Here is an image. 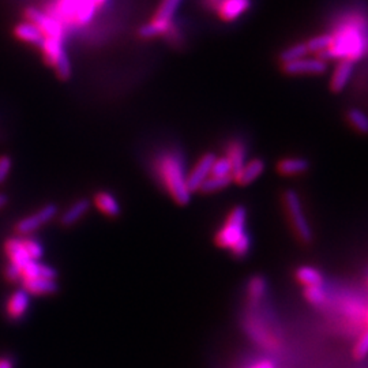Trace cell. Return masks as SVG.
<instances>
[{
  "label": "cell",
  "instance_id": "277c9868",
  "mask_svg": "<svg viewBox=\"0 0 368 368\" xmlns=\"http://www.w3.org/2000/svg\"><path fill=\"white\" fill-rule=\"evenodd\" d=\"M44 60L52 66L56 70L57 76L62 79H69L71 76V64L69 60V56L64 51L63 40L60 38H52V37H44L41 44L38 45Z\"/></svg>",
  "mask_w": 368,
  "mask_h": 368
},
{
  "label": "cell",
  "instance_id": "8d00e7d4",
  "mask_svg": "<svg viewBox=\"0 0 368 368\" xmlns=\"http://www.w3.org/2000/svg\"><path fill=\"white\" fill-rule=\"evenodd\" d=\"M13 167V160L8 156H0V184L4 183L10 175Z\"/></svg>",
  "mask_w": 368,
  "mask_h": 368
},
{
  "label": "cell",
  "instance_id": "e0dca14e",
  "mask_svg": "<svg viewBox=\"0 0 368 368\" xmlns=\"http://www.w3.org/2000/svg\"><path fill=\"white\" fill-rule=\"evenodd\" d=\"M57 276L56 270L47 266L44 263L37 262V261H29V262L21 269V280H30V278H51L55 280Z\"/></svg>",
  "mask_w": 368,
  "mask_h": 368
},
{
  "label": "cell",
  "instance_id": "ffe728a7",
  "mask_svg": "<svg viewBox=\"0 0 368 368\" xmlns=\"http://www.w3.org/2000/svg\"><path fill=\"white\" fill-rule=\"evenodd\" d=\"M309 169V161L304 158H284L277 164V171L284 176H295Z\"/></svg>",
  "mask_w": 368,
  "mask_h": 368
},
{
  "label": "cell",
  "instance_id": "4fadbf2b",
  "mask_svg": "<svg viewBox=\"0 0 368 368\" xmlns=\"http://www.w3.org/2000/svg\"><path fill=\"white\" fill-rule=\"evenodd\" d=\"M263 169L264 162L260 158H255L248 162H244V165L232 175V179L240 185H246L254 182L262 174Z\"/></svg>",
  "mask_w": 368,
  "mask_h": 368
},
{
  "label": "cell",
  "instance_id": "836d02e7",
  "mask_svg": "<svg viewBox=\"0 0 368 368\" xmlns=\"http://www.w3.org/2000/svg\"><path fill=\"white\" fill-rule=\"evenodd\" d=\"M211 175H215V176H227L231 175L232 176V164L228 160V157H215L213 167H211Z\"/></svg>",
  "mask_w": 368,
  "mask_h": 368
},
{
  "label": "cell",
  "instance_id": "30bf717a",
  "mask_svg": "<svg viewBox=\"0 0 368 368\" xmlns=\"http://www.w3.org/2000/svg\"><path fill=\"white\" fill-rule=\"evenodd\" d=\"M214 160H215V156L213 153L204 155L202 157L199 158V161L197 162L194 169L190 172V175L185 178L187 187L191 192L199 190L201 184L204 183V181L211 175V167H213Z\"/></svg>",
  "mask_w": 368,
  "mask_h": 368
},
{
  "label": "cell",
  "instance_id": "2e32d148",
  "mask_svg": "<svg viewBox=\"0 0 368 368\" xmlns=\"http://www.w3.org/2000/svg\"><path fill=\"white\" fill-rule=\"evenodd\" d=\"M22 288L27 290L29 295H53L59 290L57 283L51 278H30V280H21Z\"/></svg>",
  "mask_w": 368,
  "mask_h": 368
},
{
  "label": "cell",
  "instance_id": "d4e9b609",
  "mask_svg": "<svg viewBox=\"0 0 368 368\" xmlns=\"http://www.w3.org/2000/svg\"><path fill=\"white\" fill-rule=\"evenodd\" d=\"M232 176L227 175V176H215V175H209L204 183L201 184L199 191L202 192H214L218 190H222L225 187H228L231 182H232Z\"/></svg>",
  "mask_w": 368,
  "mask_h": 368
},
{
  "label": "cell",
  "instance_id": "7402d4cb",
  "mask_svg": "<svg viewBox=\"0 0 368 368\" xmlns=\"http://www.w3.org/2000/svg\"><path fill=\"white\" fill-rule=\"evenodd\" d=\"M296 278L304 287L322 285V283H323V277H322L320 271L316 267H311V266H302V267H299L297 271H296Z\"/></svg>",
  "mask_w": 368,
  "mask_h": 368
},
{
  "label": "cell",
  "instance_id": "cb8c5ba5",
  "mask_svg": "<svg viewBox=\"0 0 368 368\" xmlns=\"http://www.w3.org/2000/svg\"><path fill=\"white\" fill-rule=\"evenodd\" d=\"M182 0H162L161 6L158 7L157 14L155 15L153 20L164 22V24H172V18L175 13L178 11Z\"/></svg>",
  "mask_w": 368,
  "mask_h": 368
},
{
  "label": "cell",
  "instance_id": "8fae6325",
  "mask_svg": "<svg viewBox=\"0 0 368 368\" xmlns=\"http://www.w3.org/2000/svg\"><path fill=\"white\" fill-rule=\"evenodd\" d=\"M29 302H30L29 293L24 288L14 292L10 296V299L7 302V306H6V314L8 316V319L20 320L22 316H25V313L27 311Z\"/></svg>",
  "mask_w": 368,
  "mask_h": 368
},
{
  "label": "cell",
  "instance_id": "7a4b0ae2",
  "mask_svg": "<svg viewBox=\"0 0 368 368\" xmlns=\"http://www.w3.org/2000/svg\"><path fill=\"white\" fill-rule=\"evenodd\" d=\"M156 172L161 183L179 205L190 202L191 191L187 187L183 161L179 155L167 153L160 156L156 161Z\"/></svg>",
  "mask_w": 368,
  "mask_h": 368
},
{
  "label": "cell",
  "instance_id": "4dcf8cb0",
  "mask_svg": "<svg viewBox=\"0 0 368 368\" xmlns=\"http://www.w3.org/2000/svg\"><path fill=\"white\" fill-rule=\"evenodd\" d=\"M348 119L351 122V125L358 130V132H367L368 130V120L367 116L360 111V109H351L348 112Z\"/></svg>",
  "mask_w": 368,
  "mask_h": 368
},
{
  "label": "cell",
  "instance_id": "8992f818",
  "mask_svg": "<svg viewBox=\"0 0 368 368\" xmlns=\"http://www.w3.org/2000/svg\"><path fill=\"white\" fill-rule=\"evenodd\" d=\"M25 18L27 22H31L33 25L38 27L44 37H52L60 40L64 38V27L56 18H53L51 14L30 7L25 11Z\"/></svg>",
  "mask_w": 368,
  "mask_h": 368
},
{
  "label": "cell",
  "instance_id": "44dd1931",
  "mask_svg": "<svg viewBox=\"0 0 368 368\" xmlns=\"http://www.w3.org/2000/svg\"><path fill=\"white\" fill-rule=\"evenodd\" d=\"M89 208H90V202L87 199H79L64 211V214L60 218V224L64 227L74 225L79 218L89 211Z\"/></svg>",
  "mask_w": 368,
  "mask_h": 368
},
{
  "label": "cell",
  "instance_id": "484cf974",
  "mask_svg": "<svg viewBox=\"0 0 368 368\" xmlns=\"http://www.w3.org/2000/svg\"><path fill=\"white\" fill-rule=\"evenodd\" d=\"M171 27H172V24H164V22H160V21L153 20L152 22H149V24L141 27L138 34L142 38H155V37H158V36L165 34L167 31H169Z\"/></svg>",
  "mask_w": 368,
  "mask_h": 368
},
{
  "label": "cell",
  "instance_id": "d6a6232c",
  "mask_svg": "<svg viewBox=\"0 0 368 368\" xmlns=\"http://www.w3.org/2000/svg\"><path fill=\"white\" fill-rule=\"evenodd\" d=\"M229 248L235 257H246L251 248V237L244 232Z\"/></svg>",
  "mask_w": 368,
  "mask_h": 368
},
{
  "label": "cell",
  "instance_id": "7c38bea8",
  "mask_svg": "<svg viewBox=\"0 0 368 368\" xmlns=\"http://www.w3.org/2000/svg\"><path fill=\"white\" fill-rule=\"evenodd\" d=\"M251 6V0H220L217 8L220 17L227 21H235L241 17Z\"/></svg>",
  "mask_w": 368,
  "mask_h": 368
},
{
  "label": "cell",
  "instance_id": "1f68e13d",
  "mask_svg": "<svg viewBox=\"0 0 368 368\" xmlns=\"http://www.w3.org/2000/svg\"><path fill=\"white\" fill-rule=\"evenodd\" d=\"M21 241H22V246L25 248V253H27L29 260L38 261L44 255V248L38 241H36L33 239H24Z\"/></svg>",
  "mask_w": 368,
  "mask_h": 368
},
{
  "label": "cell",
  "instance_id": "3957f363",
  "mask_svg": "<svg viewBox=\"0 0 368 368\" xmlns=\"http://www.w3.org/2000/svg\"><path fill=\"white\" fill-rule=\"evenodd\" d=\"M97 7L93 0H56L51 7V14L63 27L66 25H86L96 13Z\"/></svg>",
  "mask_w": 368,
  "mask_h": 368
},
{
  "label": "cell",
  "instance_id": "52a82bcc",
  "mask_svg": "<svg viewBox=\"0 0 368 368\" xmlns=\"http://www.w3.org/2000/svg\"><path fill=\"white\" fill-rule=\"evenodd\" d=\"M284 201H285L287 211L290 213V220L293 222L295 231L297 232V235L303 241H310L313 237V234H311L310 225L307 222V218H306L303 209H302V204H300L297 194L292 190L287 191L284 195Z\"/></svg>",
  "mask_w": 368,
  "mask_h": 368
},
{
  "label": "cell",
  "instance_id": "5b68a950",
  "mask_svg": "<svg viewBox=\"0 0 368 368\" xmlns=\"http://www.w3.org/2000/svg\"><path fill=\"white\" fill-rule=\"evenodd\" d=\"M246 217H247V213L243 206H236L234 211H231L224 227L215 235L217 246L222 248H227V247L229 248L237 239L244 234Z\"/></svg>",
  "mask_w": 368,
  "mask_h": 368
},
{
  "label": "cell",
  "instance_id": "ba28073f",
  "mask_svg": "<svg viewBox=\"0 0 368 368\" xmlns=\"http://www.w3.org/2000/svg\"><path fill=\"white\" fill-rule=\"evenodd\" d=\"M283 70L290 76H319L327 70V63L320 57L304 56L295 62L283 63Z\"/></svg>",
  "mask_w": 368,
  "mask_h": 368
},
{
  "label": "cell",
  "instance_id": "f546056e",
  "mask_svg": "<svg viewBox=\"0 0 368 368\" xmlns=\"http://www.w3.org/2000/svg\"><path fill=\"white\" fill-rule=\"evenodd\" d=\"M304 295H306V299L314 306H323L326 303V300H327L326 292H325L322 285L306 287Z\"/></svg>",
  "mask_w": 368,
  "mask_h": 368
},
{
  "label": "cell",
  "instance_id": "603a6c76",
  "mask_svg": "<svg viewBox=\"0 0 368 368\" xmlns=\"http://www.w3.org/2000/svg\"><path fill=\"white\" fill-rule=\"evenodd\" d=\"M227 157L232 164V175L246 162V146L241 142H232L227 149Z\"/></svg>",
  "mask_w": 368,
  "mask_h": 368
},
{
  "label": "cell",
  "instance_id": "60d3db41",
  "mask_svg": "<svg viewBox=\"0 0 368 368\" xmlns=\"http://www.w3.org/2000/svg\"><path fill=\"white\" fill-rule=\"evenodd\" d=\"M106 1H108V0H93V3L96 4V7H97V8H99V7H103V6L106 4Z\"/></svg>",
  "mask_w": 368,
  "mask_h": 368
},
{
  "label": "cell",
  "instance_id": "5bb4252c",
  "mask_svg": "<svg viewBox=\"0 0 368 368\" xmlns=\"http://www.w3.org/2000/svg\"><path fill=\"white\" fill-rule=\"evenodd\" d=\"M353 71H355V62L348 60V59L341 60L337 64V67L334 70V74L332 77V82H330L332 90L336 92V93L342 92L346 87V85L349 83L351 78H352Z\"/></svg>",
  "mask_w": 368,
  "mask_h": 368
},
{
  "label": "cell",
  "instance_id": "ac0fdd59",
  "mask_svg": "<svg viewBox=\"0 0 368 368\" xmlns=\"http://www.w3.org/2000/svg\"><path fill=\"white\" fill-rule=\"evenodd\" d=\"M14 34L18 40L27 43V44H33V45H40L44 36L43 33L38 30V27L33 25L31 22H22L18 24L17 27H14Z\"/></svg>",
  "mask_w": 368,
  "mask_h": 368
},
{
  "label": "cell",
  "instance_id": "9a60e30c",
  "mask_svg": "<svg viewBox=\"0 0 368 368\" xmlns=\"http://www.w3.org/2000/svg\"><path fill=\"white\" fill-rule=\"evenodd\" d=\"M3 248L10 263L15 264L20 269H22L29 261H31L29 260L25 248L22 246V241L20 239H7L4 241Z\"/></svg>",
  "mask_w": 368,
  "mask_h": 368
},
{
  "label": "cell",
  "instance_id": "4316f807",
  "mask_svg": "<svg viewBox=\"0 0 368 368\" xmlns=\"http://www.w3.org/2000/svg\"><path fill=\"white\" fill-rule=\"evenodd\" d=\"M332 41H333V36L332 34H319V36L310 38L306 43V45H307L309 52L322 53L323 51L330 48Z\"/></svg>",
  "mask_w": 368,
  "mask_h": 368
},
{
  "label": "cell",
  "instance_id": "e575fe53",
  "mask_svg": "<svg viewBox=\"0 0 368 368\" xmlns=\"http://www.w3.org/2000/svg\"><path fill=\"white\" fill-rule=\"evenodd\" d=\"M368 349V336L367 333L365 332L360 339L356 342L355 348H353V356L358 359V360H363L366 356H367Z\"/></svg>",
  "mask_w": 368,
  "mask_h": 368
},
{
  "label": "cell",
  "instance_id": "9c48e42d",
  "mask_svg": "<svg viewBox=\"0 0 368 368\" xmlns=\"http://www.w3.org/2000/svg\"><path fill=\"white\" fill-rule=\"evenodd\" d=\"M56 213H57L56 205H53V204L45 205L43 209H40V211L27 215L25 218L20 220L18 222H15L14 229L20 235H27L30 232H34L40 227L45 225L48 221H51L53 217L56 215Z\"/></svg>",
  "mask_w": 368,
  "mask_h": 368
},
{
  "label": "cell",
  "instance_id": "d590c367",
  "mask_svg": "<svg viewBox=\"0 0 368 368\" xmlns=\"http://www.w3.org/2000/svg\"><path fill=\"white\" fill-rule=\"evenodd\" d=\"M4 277L10 283H20L21 281V269L13 263H8L4 267Z\"/></svg>",
  "mask_w": 368,
  "mask_h": 368
},
{
  "label": "cell",
  "instance_id": "83f0119b",
  "mask_svg": "<svg viewBox=\"0 0 368 368\" xmlns=\"http://www.w3.org/2000/svg\"><path fill=\"white\" fill-rule=\"evenodd\" d=\"M266 281L263 280L262 277L257 276V277H253L248 283V297L251 302L257 303L262 299L266 293Z\"/></svg>",
  "mask_w": 368,
  "mask_h": 368
},
{
  "label": "cell",
  "instance_id": "f35d334b",
  "mask_svg": "<svg viewBox=\"0 0 368 368\" xmlns=\"http://www.w3.org/2000/svg\"><path fill=\"white\" fill-rule=\"evenodd\" d=\"M251 368H274V365L271 362H269V360H263V362L254 365Z\"/></svg>",
  "mask_w": 368,
  "mask_h": 368
},
{
  "label": "cell",
  "instance_id": "74e56055",
  "mask_svg": "<svg viewBox=\"0 0 368 368\" xmlns=\"http://www.w3.org/2000/svg\"><path fill=\"white\" fill-rule=\"evenodd\" d=\"M0 368H14V360L8 356L0 358Z\"/></svg>",
  "mask_w": 368,
  "mask_h": 368
},
{
  "label": "cell",
  "instance_id": "ab89813d",
  "mask_svg": "<svg viewBox=\"0 0 368 368\" xmlns=\"http://www.w3.org/2000/svg\"><path fill=\"white\" fill-rule=\"evenodd\" d=\"M8 204V198L4 194H0V209H3Z\"/></svg>",
  "mask_w": 368,
  "mask_h": 368
},
{
  "label": "cell",
  "instance_id": "6da1fadb",
  "mask_svg": "<svg viewBox=\"0 0 368 368\" xmlns=\"http://www.w3.org/2000/svg\"><path fill=\"white\" fill-rule=\"evenodd\" d=\"M329 50L320 53V59H348L352 62L360 60L367 48L366 27L358 21H349L337 29Z\"/></svg>",
  "mask_w": 368,
  "mask_h": 368
},
{
  "label": "cell",
  "instance_id": "d6986e66",
  "mask_svg": "<svg viewBox=\"0 0 368 368\" xmlns=\"http://www.w3.org/2000/svg\"><path fill=\"white\" fill-rule=\"evenodd\" d=\"M94 204L97 206V209L104 213L106 215L109 217H118L120 214V205L119 202L115 199V197L106 191H101L99 194H96L94 197Z\"/></svg>",
  "mask_w": 368,
  "mask_h": 368
},
{
  "label": "cell",
  "instance_id": "f1b7e54d",
  "mask_svg": "<svg viewBox=\"0 0 368 368\" xmlns=\"http://www.w3.org/2000/svg\"><path fill=\"white\" fill-rule=\"evenodd\" d=\"M309 50L306 43H300L296 45H292L290 48H287L285 51H283L280 55V59L283 63H290V62H295L297 59H302L304 56L309 55Z\"/></svg>",
  "mask_w": 368,
  "mask_h": 368
}]
</instances>
